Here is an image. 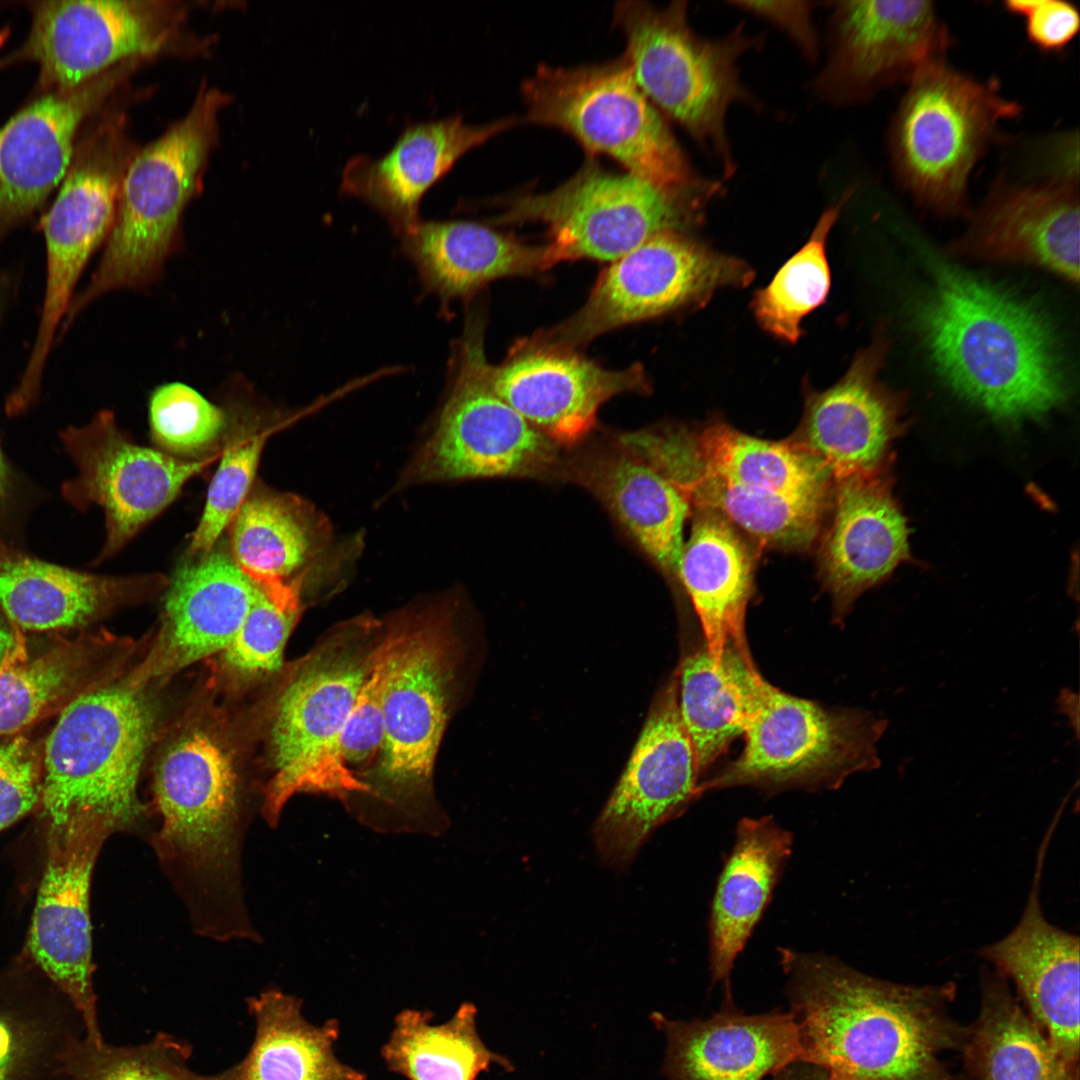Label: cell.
<instances>
[{
    "mask_svg": "<svg viewBox=\"0 0 1080 1080\" xmlns=\"http://www.w3.org/2000/svg\"><path fill=\"white\" fill-rule=\"evenodd\" d=\"M778 952L801 1060L838 1080H953L942 1056L968 1036L948 1013L954 983L900 984L823 953Z\"/></svg>",
    "mask_w": 1080,
    "mask_h": 1080,
    "instance_id": "cell-1",
    "label": "cell"
},
{
    "mask_svg": "<svg viewBox=\"0 0 1080 1080\" xmlns=\"http://www.w3.org/2000/svg\"><path fill=\"white\" fill-rule=\"evenodd\" d=\"M914 319L954 390L998 420L1039 418L1063 402L1066 379L1053 330L1031 304L942 261Z\"/></svg>",
    "mask_w": 1080,
    "mask_h": 1080,
    "instance_id": "cell-2",
    "label": "cell"
},
{
    "mask_svg": "<svg viewBox=\"0 0 1080 1080\" xmlns=\"http://www.w3.org/2000/svg\"><path fill=\"white\" fill-rule=\"evenodd\" d=\"M384 744L347 811L384 834L439 836L449 827L433 792L436 755L449 713L454 649L447 616L408 617L383 636Z\"/></svg>",
    "mask_w": 1080,
    "mask_h": 1080,
    "instance_id": "cell-3",
    "label": "cell"
},
{
    "mask_svg": "<svg viewBox=\"0 0 1080 1080\" xmlns=\"http://www.w3.org/2000/svg\"><path fill=\"white\" fill-rule=\"evenodd\" d=\"M381 624L360 616L338 625L290 665L272 696L266 725L269 778L262 814L275 827L298 793L342 803L366 787L338 761V741L383 634Z\"/></svg>",
    "mask_w": 1080,
    "mask_h": 1080,
    "instance_id": "cell-4",
    "label": "cell"
},
{
    "mask_svg": "<svg viewBox=\"0 0 1080 1080\" xmlns=\"http://www.w3.org/2000/svg\"><path fill=\"white\" fill-rule=\"evenodd\" d=\"M688 3L664 7L622 1L614 24L624 34V57L650 102L678 122L716 161L725 178L736 170L727 115L738 102L752 103L740 79L739 61L763 42L743 23L723 37L708 39L693 30Z\"/></svg>",
    "mask_w": 1080,
    "mask_h": 1080,
    "instance_id": "cell-5",
    "label": "cell"
},
{
    "mask_svg": "<svg viewBox=\"0 0 1080 1080\" xmlns=\"http://www.w3.org/2000/svg\"><path fill=\"white\" fill-rule=\"evenodd\" d=\"M240 787L232 747L208 721L182 727L154 767L161 824L153 845L160 861L192 885L200 902L239 911Z\"/></svg>",
    "mask_w": 1080,
    "mask_h": 1080,
    "instance_id": "cell-6",
    "label": "cell"
},
{
    "mask_svg": "<svg viewBox=\"0 0 1080 1080\" xmlns=\"http://www.w3.org/2000/svg\"><path fill=\"white\" fill-rule=\"evenodd\" d=\"M224 100L220 91L202 89L181 120L130 158L101 260L89 283L74 295L62 333L101 295L144 287L158 278L175 250L180 219L214 142Z\"/></svg>",
    "mask_w": 1080,
    "mask_h": 1080,
    "instance_id": "cell-7",
    "label": "cell"
},
{
    "mask_svg": "<svg viewBox=\"0 0 1080 1080\" xmlns=\"http://www.w3.org/2000/svg\"><path fill=\"white\" fill-rule=\"evenodd\" d=\"M525 120L572 136L590 156L663 188L718 192L690 164L663 114L636 83L622 55L577 67L541 65L521 87Z\"/></svg>",
    "mask_w": 1080,
    "mask_h": 1080,
    "instance_id": "cell-8",
    "label": "cell"
},
{
    "mask_svg": "<svg viewBox=\"0 0 1080 1080\" xmlns=\"http://www.w3.org/2000/svg\"><path fill=\"white\" fill-rule=\"evenodd\" d=\"M146 689L119 675L58 715L43 743L40 804L49 824L84 812L117 830L138 820L137 786L155 723Z\"/></svg>",
    "mask_w": 1080,
    "mask_h": 1080,
    "instance_id": "cell-9",
    "label": "cell"
},
{
    "mask_svg": "<svg viewBox=\"0 0 1080 1080\" xmlns=\"http://www.w3.org/2000/svg\"><path fill=\"white\" fill-rule=\"evenodd\" d=\"M1020 106L943 59L921 68L892 119L888 143L898 181L921 205L944 216L966 210L970 173L1000 121Z\"/></svg>",
    "mask_w": 1080,
    "mask_h": 1080,
    "instance_id": "cell-10",
    "label": "cell"
},
{
    "mask_svg": "<svg viewBox=\"0 0 1080 1080\" xmlns=\"http://www.w3.org/2000/svg\"><path fill=\"white\" fill-rule=\"evenodd\" d=\"M887 719L859 709H827L764 682L744 731L741 755L702 780L699 793L751 786L766 793L835 789L877 769Z\"/></svg>",
    "mask_w": 1080,
    "mask_h": 1080,
    "instance_id": "cell-11",
    "label": "cell"
},
{
    "mask_svg": "<svg viewBox=\"0 0 1080 1080\" xmlns=\"http://www.w3.org/2000/svg\"><path fill=\"white\" fill-rule=\"evenodd\" d=\"M716 194L663 188L591 159L556 188L511 199L496 221L544 224L562 261L612 262L658 233L697 224Z\"/></svg>",
    "mask_w": 1080,
    "mask_h": 1080,
    "instance_id": "cell-12",
    "label": "cell"
},
{
    "mask_svg": "<svg viewBox=\"0 0 1080 1080\" xmlns=\"http://www.w3.org/2000/svg\"><path fill=\"white\" fill-rule=\"evenodd\" d=\"M484 319L471 312L456 342L450 386L431 438L407 480L435 481L537 474L556 459V443L491 388Z\"/></svg>",
    "mask_w": 1080,
    "mask_h": 1080,
    "instance_id": "cell-13",
    "label": "cell"
},
{
    "mask_svg": "<svg viewBox=\"0 0 1080 1080\" xmlns=\"http://www.w3.org/2000/svg\"><path fill=\"white\" fill-rule=\"evenodd\" d=\"M753 275L741 259L684 231H664L612 261L575 314L533 338L574 349L623 325L703 304L722 288L748 285Z\"/></svg>",
    "mask_w": 1080,
    "mask_h": 1080,
    "instance_id": "cell-14",
    "label": "cell"
},
{
    "mask_svg": "<svg viewBox=\"0 0 1080 1080\" xmlns=\"http://www.w3.org/2000/svg\"><path fill=\"white\" fill-rule=\"evenodd\" d=\"M60 437L78 469L62 486L64 498L82 510L98 505L105 514L106 539L95 564L122 549L218 456L183 459L138 445L109 410Z\"/></svg>",
    "mask_w": 1080,
    "mask_h": 1080,
    "instance_id": "cell-15",
    "label": "cell"
},
{
    "mask_svg": "<svg viewBox=\"0 0 1080 1080\" xmlns=\"http://www.w3.org/2000/svg\"><path fill=\"white\" fill-rule=\"evenodd\" d=\"M114 823L79 813L49 824L46 858L27 948L40 969L81 1013L88 1042L103 1045L92 983L89 892L92 870Z\"/></svg>",
    "mask_w": 1080,
    "mask_h": 1080,
    "instance_id": "cell-16",
    "label": "cell"
},
{
    "mask_svg": "<svg viewBox=\"0 0 1080 1080\" xmlns=\"http://www.w3.org/2000/svg\"><path fill=\"white\" fill-rule=\"evenodd\" d=\"M69 167L41 222L46 245V285L38 331L19 380L38 391L56 331L67 314L78 279L112 230L124 172L130 160L114 135H101Z\"/></svg>",
    "mask_w": 1080,
    "mask_h": 1080,
    "instance_id": "cell-17",
    "label": "cell"
},
{
    "mask_svg": "<svg viewBox=\"0 0 1080 1080\" xmlns=\"http://www.w3.org/2000/svg\"><path fill=\"white\" fill-rule=\"evenodd\" d=\"M184 9L166 1L56 0L33 9L26 56L57 91L75 89L112 66L152 56L176 41Z\"/></svg>",
    "mask_w": 1080,
    "mask_h": 1080,
    "instance_id": "cell-18",
    "label": "cell"
},
{
    "mask_svg": "<svg viewBox=\"0 0 1080 1080\" xmlns=\"http://www.w3.org/2000/svg\"><path fill=\"white\" fill-rule=\"evenodd\" d=\"M949 33L930 1H840L826 63L812 88L832 105L862 102L942 59Z\"/></svg>",
    "mask_w": 1080,
    "mask_h": 1080,
    "instance_id": "cell-19",
    "label": "cell"
},
{
    "mask_svg": "<svg viewBox=\"0 0 1080 1080\" xmlns=\"http://www.w3.org/2000/svg\"><path fill=\"white\" fill-rule=\"evenodd\" d=\"M676 672V671H675ZM693 747L678 708V677L657 696L626 767L593 828L601 857L625 867L651 833L698 798Z\"/></svg>",
    "mask_w": 1080,
    "mask_h": 1080,
    "instance_id": "cell-20",
    "label": "cell"
},
{
    "mask_svg": "<svg viewBox=\"0 0 1080 1080\" xmlns=\"http://www.w3.org/2000/svg\"><path fill=\"white\" fill-rule=\"evenodd\" d=\"M889 344L879 330L835 384L806 392L802 419L789 439L820 461L833 481L890 464L891 444L905 431L906 397L879 378Z\"/></svg>",
    "mask_w": 1080,
    "mask_h": 1080,
    "instance_id": "cell-21",
    "label": "cell"
},
{
    "mask_svg": "<svg viewBox=\"0 0 1080 1080\" xmlns=\"http://www.w3.org/2000/svg\"><path fill=\"white\" fill-rule=\"evenodd\" d=\"M890 464L833 484L817 538V566L838 623L860 595L910 559L909 530L892 494Z\"/></svg>",
    "mask_w": 1080,
    "mask_h": 1080,
    "instance_id": "cell-22",
    "label": "cell"
},
{
    "mask_svg": "<svg viewBox=\"0 0 1080 1080\" xmlns=\"http://www.w3.org/2000/svg\"><path fill=\"white\" fill-rule=\"evenodd\" d=\"M640 365L609 370L533 338L500 365L489 364L493 391L554 443L575 445L592 430L600 406L623 392L647 390Z\"/></svg>",
    "mask_w": 1080,
    "mask_h": 1080,
    "instance_id": "cell-23",
    "label": "cell"
},
{
    "mask_svg": "<svg viewBox=\"0 0 1080 1080\" xmlns=\"http://www.w3.org/2000/svg\"><path fill=\"white\" fill-rule=\"evenodd\" d=\"M1057 810L1038 849L1023 913L1002 939L979 955L1011 981L1029 1015L1070 1063L1079 1061V937L1051 924L1041 904L1044 863L1061 818Z\"/></svg>",
    "mask_w": 1080,
    "mask_h": 1080,
    "instance_id": "cell-24",
    "label": "cell"
},
{
    "mask_svg": "<svg viewBox=\"0 0 1080 1080\" xmlns=\"http://www.w3.org/2000/svg\"><path fill=\"white\" fill-rule=\"evenodd\" d=\"M168 581L161 625L144 660L127 675L148 687L230 644L258 590L227 547L189 557Z\"/></svg>",
    "mask_w": 1080,
    "mask_h": 1080,
    "instance_id": "cell-25",
    "label": "cell"
},
{
    "mask_svg": "<svg viewBox=\"0 0 1080 1080\" xmlns=\"http://www.w3.org/2000/svg\"><path fill=\"white\" fill-rule=\"evenodd\" d=\"M1078 180L1047 176L999 183L956 240L953 253L989 262L1038 265L1079 280Z\"/></svg>",
    "mask_w": 1080,
    "mask_h": 1080,
    "instance_id": "cell-26",
    "label": "cell"
},
{
    "mask_svg": "<svg viewBox=\"0 0 1080 1080\" xmlns=\"http://www.w3.org/2000/svg\"><path fill=\"white\" fill-rule=\"evenodd\" d=\"M133 63L46 95L0 128V240L38 211L63 180L80 124Z\"/></svg>",
    "mask_w": 1080,
    "mask_h": 1080,
    "instance_id": "cell-27",
    "label": "cell"
},
{
    "mask_svg": "<svg viewBox=\"0 0 1080 1080\" xmlns=\"http://www.w3.org/2000/svg\"><path fill=\"white\" fill-rule=\"evenodd\" d=\"M651 1020L666 1040L662 1071L668 1080H765L802 1057L789 1011L746 1014L724 999L706 1019L655 1012Z\"/></svg>",
    "mask_w": 1080,
    "mask_h": 1080,
    "instance_id": "cell-28",
    "label": "cell"
},
{
    "mask_svg": "<svg viewBox=\"0 0 1080 1080\" xmlns=\"http://www.w3.org/2000/svg\"><path fill=\"white\" fill-rule=\"evenodd\" d=\"M636 449L676 486L692 510L721 514L757 545L804 551L816 543L831 494L757 495L728 485L699 466L690 430L683 427L643 431L636 440Z\"/></svg>",
    "mask_w": 1080,
    "mask_h": 1080,
    "instance_id": "cell-29",
    "label": "cell"
},
{
    "mask_svg": "<svg viewBox=\"0 0 1080 1080\" xmlns=\"http://www.w3.org/2000/svg\"><path fill=\"white\" fill-rule=\"evenodd\" d=\"M515 124L501 119L481 125L452 115L409 122L384 155L353 156L344 166L341 190L377 209L401 237L419 221V203L454 162L471 148Z\"/></svg>",
    "mask_w": 1080,
    "mask_h": 1080,
    "instance_id": "cell-30",
    "label": "cell"
},
{
    "mask_svg": "<svg viewBox=\"0 0 1080 1080\" xmlns=\"http://www.w3.org/2000/svg\"><path fill=\"white\" fill-rule=\"evenodd\" d=\"M163 575L102 576L51 564L0 540V606L27 631L81 629L124 604L154 595Z\"/></svg>",
    "mask_w": 1080,
    "mask_h": 1080,
    "instance_id": "cell-31",
    "label": "cell"
},
{
    "mask_svg": "<svg viewBox=\"0 0 1080 1080\" xmlns=\"http://www.w3.org/2000/svg\"><path fill=\"white\" fill-rule=\"evenodd\" d=\"M402 247L423 288L445 307L493 280L543 272L562 261L550 243L528 245L466 220H420L402 236Z\"/></svg>",
    "mask_w": 1080,
    "mask_h": 1080,
    "instance_id": "cell-32",
    "label": "cell"
},
{
    "mask_svg": "<svg viewBox=\"0 0 1080 1080\" xmlns=\"http://www.w3.org/2000/svg\"><path fill=\"white\" fill-rule=\"evenodd\" d=\"M692 512L678 582L700 620L706 649L718 662L729 643L748 648L745 616L754 592L757 545L721 514Z\"/></svg>",
    "mask_w": 1080,
    "mask_h": 1080,
    "instance_id": "cell-33",
    "label": "cell"
},
{
    "mask_svg": "<svg viewBox=\"0 0 1080 1080\" xmlns=\"http://www.w3.org/2000/svg\"><path fill=\"white\" fill-rule=\"evenodd\" d=\"M793 846V835L772 816L743 818L714 893L709 919V970L732 998L730 975L767 907Z\"/></svg>",
    "mask_w": 1080,
    "mask_h": 1080,
    "instance_id": "cell-34",
    "label": "cell"
},
{
    "mask_svg": "<svg viewBox=\"0 0 1080 1080\" xmlns=\"http://www.w3.org/2000/svg\"><path fill=\"white\" fill-rule=\"evenodd\" d=\"M238 568L269 596L284 599L305 579L328 539V526L311 505L290 493L254 485L227 528Z\"/></svg>",
    "mask_w": 1080,
    "mask_h": 1080,
    "instance_id": "cell-35",
    "label": "cell"
},
{
    "mask_svg": "<svg viewBox=\"0 0 1080 1080\" xmlns=\"http://www.w3.org/2000/svg\"><path fill=\"white\" fill-rule=\"evenodd\" d=\"M19 645L0 669V737L60 714L85 693L119 676L118 640L107 634L63 639L39 655L19 658Z\"/></svg>",
    "mask_w": 1080,
    "mask_h": 1080,
    "instance_id": "cell-36",
    "label": "cell"
},
{
    "mask_svg": "<svg viewBox=\"0 0 1080 1080\" xmlns=\"http://www.w3.org/2000/svg\"><path fill=\"white\" fill-rule=\"evenodd\" d=\"M651 561L678 581L684 526L692 508L656 467L621 445L578 473Z\"/></svg>",
    "mask_w": 1080,
    "mask_h": 1080,
    "instance_id": "cell-37",
    "label": "cell"
},
{
    "mask_svg": "<svg viewBox=\"0 0 1080 1080\" xmlns=\"http://www.w3.org/2000/svg\"><path fill=\"white\" fill-rule=\"evenodd\" d=\"M678 708L691 741L699 777L744 734L766 681L748 648L729 643L718 662L706 646L685 656L676 670Z\"/></svg>",
    "mask_w": 1080,
    "mask_h": 1080,
    "instance_id": "cell-38",
    "label": "cell"
},
{
    "mask_svg": "<svg viewBox=\"0 0 1080 1080\" xmlns=\"http://www.w3.org/2000/svg\"><path fill=\"white\" fill-rule=\"evenodd\" d=\"M981 1009L963 1047L976 1080H1079L1070 1063L1024 1010L1008 980L981 969Z\"/></svg>",
    "mask_w": 1080,
    "mask_h": 1080,
    "instance_id": "cell-39",
    "label": "cell"
},
{
    "mask_svg": "<svg viewBox=\"0 0 1080 1080\" xmlns=\"http://www.w3.org/2000/svg\"><path fill=\"white\" fill-rule=\"evenodd\" d=\"M691 443L705 472L752 494L822 497L832 492L829 471L789 438H756L714 420L691 430Z\"/></svg>",
    "mask_w": 1080,
    "mask_h": 1080,
    "instance_id": "cell-40",
    "label": "cell"
},
{
    "mask_svg": "<svg viewBox=\"0 0 1080 1080\" xmlns=\"http://www.w3.org/2000/svg\"><path fill=\"white\" fill-rule=\"evenodd\" d=\"M302 1001L279 990L248 1000L256 1021V1036L245 1060L238 1064L242 1080H365V1075L340 1062L333 1044L339 1034L336 1020L322 1026L307 1022Z\"/></svg>",
    "mask_w": 1080,
    "mask_h": 1080,
    "instance_id": "cell-41",
    "label": "cell"
},
{
    "mask_svg": "<svg viewBox=\"0 0 1080 1080\" xmlns=\"http://www.w3.org/2000/svg\"><path fill=\"white\" fill-rule=\"evenodd\" d=\"M476 1013L464 1003L448 1022L433 1025L430 1012L402 1011L382 1048L385 1063L409 1080H475L492 1063L508 1066L481 1040Z\"/></svg>",
    "mask_w": 1080,
    "mask_h": 1080,
    "instance_id": "cell-42",
    "label": "cell"
},
{
    "mask_svg": "<svg viewBox=\"0 0 1080 1080\" xmlns=\"http://www.w3.org/2000/svg\"><path fill=\"white\" fill-rule=\"evenodd\" d=\"M849 195L845 193L838 204L823 212L808 241L754 294L753 314L776 338L796 343L802 336L804 317L825 302L830 289L827 238Z\"/></svg>",
    "mask_w": 1080,
    "mask_h": 1080,
    "instance_id": "cell-43",
    "label": "cell"
},
{
    "mask_svg": "<svg viewBox=\"0 0 1080 1080\" xmlns=\"http://www.w3.org/2000/svg\"><path fill=\"white\" fill-rule=\"evenodd\" d=\"M228 414L224 449L208 487L199 522L192 532L187 554L198 557L212 550L254 486L256 471L267 432L261 415L244 403L235 404Z\"/></svg>",
    "mask_w": 1080,
    "mask_h": 1080,
    "instance_id": "cell-44",
    "label": "cell"
},
{
    "mask_svg": "<svg viewBox=\"0 0 1080 1080\" xmlns=\"http://www.w3.org/2000/svg\"><path fill=\"white\" fill-rule=\"evenodd\" d=\"M148 411L151 437L159 450L183 459L218 455L228 414L193 387L181 382L158 386Z\"/></svg>",
    "mask_w": 1080,
    "mask_h": 1080,
    "instance_id": "cell-45",
    "label": "cell"
},
{
    "mask_svg": "<svg viewBox=\"0 0 1080 1080\" xmlns=\"http://www.w3.org/2000/svg\"><path fill=\"white\" fill-rule=\"evenodd\" d=\"M302 608V603L278 602L258 586L240 628L220 653L223 673L247 683L281 670L286 642Z\"/></svg>",
    "mask_w": 1080,
    "mask_h": 1080,
    "instance_id": "cell-46",
    "label": "cell"
},
{
    "mask_svg": "<svg viewBox=\"0 0 1080 1080\" xmlns=\"http://www.w3.org/2000/svg\"><path fill=\"white\" fill-rule=\"evenodd\" d=\"M383 636L375 660L345 721L337 748L338 761L343 770L364 786L365 779L380 760L384 744Z\"/></svg>",
    "mask_w": 1080,
    "mask_h": 1080,
    "instance_id": "cell-47",
    "label": "cell"
},
{
    "mask_svg": "<svg viewBox=\"0 0 1080 1080\" xmlns=\"http://www.w3.org/2000/svg\"><path fill=\"white\" fill-rule=\"evenodd\" d=\"M85 1052L78 1080H183L189 1049L167 1035L135 1047H96Z\"/></svg>",
    "mask_w": 1080,
    "mask_h": 1080,
    "instance_id": "cell-48",
    "label": "cell"
},
{
    "mask_svg": "<svg viewBox=\"0 0 1080 1080\" xmlns=\"http://www.w3.org/2000/svg\"><path fill=\"white\" fill-rule=\"evenodd\" d=\"M43 744L22 733L0 740V831L41 803Z\"/></svg>",
    "mask_w": 1080,
    "mask_h": 1080,
    "instance_id": "cell-49",
    "label": "cell"
},
{
    "mask_svg": "<svg viewBox=\"0 0 1080 1080\" xmlns=\"http://www.w3.org/2000/svg\"><path fill=\"white\" fill-rule=\"evenodd\" d=\"M1005 9L1023 17L1028 39L1042 51L1066 47L1077 35L1080 14L1072 3L1061 0H1009Z\"/></svg>",
    "mask_w": 1080,
    "mask_h": 1080,
    "instance_id": "cell-50",
    "label": "cell"
},
{
    "mask_svg": "<svg viewBox=\"0 0 1080 1080\" xmlns=\"http://www.w3.org/2000/svg\"><path fill=\"white\" fill-rule=\"evenodd\" d=\"M738 9L756 15L778 27L809 60L819 53L818 35L809 1H731Z\"/></svg>",
    "mask_w": 1080,
    "mask_h": 1080,
    "instance_id": "cell-51",
    "label": "cell"
},
{
    "mask_svg": "<svg viewBox=\"0 0 1080 1080\" xmlns=\"http://www.w3.org/2000/svg\"><path fill=\"white\" fill-rule=\"evenodd\" d=\"M771 1080H838L819 1065L796 1060L771 1076Z\"/></svg>",
    "mask_w": 1080,
    "mask_h": 1080,
    "instance_id": "cell-52",
    "label": "cell"
},
{
    "mask_svg": "<svg viewBox=\"0 0 1080 1080\" xmlns=\"http://www.w3.org/2000/svg\"><path fill=\"white\" fill-rule=\"evenodd\" d=\"M15 287L11 281L0 276V327L5 313L15 294ZM10 489V471L0 446V506L8 497Z\"/></svg>",
    "mask_w": 1080,
    "mask_h": 1080,
    "instance_id": "cell-53",
    "label": "cell"
},
{
    "mask_svg": "<svg viewBox=\"0 0 1080 1080\" xmlns=\"http://www.w3.org/2000/svg\"><path fill=\"white\" fill-rule=\"evenodd\" d=\"M1058 711L1067 717L1071 727L1075 730V736L1078 737L1079 728V697L1074 691L1064 688L1061 690L1058 699Z\"/></svg>",
    "mask_w": 1080,
    "mask_h": 1080,
    "instance_id": "cell-54",
    "label": "cell"
},
{
    "mask_svg": "<svg viewBox=\"0 0 1080 1080\" xmlns=\"http://www.w3.org/2000/svg\"><path fill=\"white\" fill-rule=\"evenodd\" d=\"M17 643L13 631L0 618V669L14 651Z\"/></svg>",
    "mask_w": 1080,
    "mask_h": 1080,
    "instance_id": "cell-55",
    "label": "cell"
},
{
    "mask_svg": "<svg viewBox=\"0 0 1080 1080\" xmlns=\"http://www.w3.org/2000/svg\"><path fill=\"white\" fill-rule=\"evenodd\" d=\"M183 1080H242L240 1075L239 1066L236 1065L229 1070L222 1073L210 1076H202L191 1072L189 1069L186 1071Z\"/></svg>",
    "mask_w": 1080,
    "mask_h": 1080,
    "instance_id": "cell-56",
    "label": "cell"
},
{
    "mask_svg": "<svg viewBox=\"0 0 1080 1080\" xmlns=\"http://www.w3.org/2000/svg\"><path fill=\"white\" fill-rule=\"evenodd\" d=\"M8 34H9L8 30H3V31L0 32V48L4 45V43H5V41H6L7 37H8Z\"/></svg>",
    "mask_w": 1080,
    "mask_h": 1080,
    "instance_id": "cell-57",
    "label": "cell"
}]
</instances>
